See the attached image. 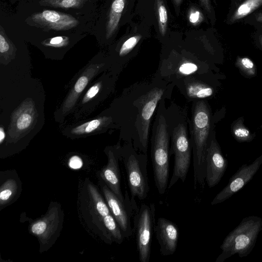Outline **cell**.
Returning a JSON list of instances; mask_svg holds the SVG:
<instances>
[{
  "label": "cell",
  "mask_w": 262,
  "mask_h": 262,
  "mask_svg": "<svg viewBox=\"0 0 262 262\" xmlns=\"http://www.w3.org/2000/svg\"><path fill=\"white\" fill-rule=\"evenodd\" d=\"M16 48L5 33L3 28L0 29V63L5 66L15 57Z\"/></svg>",
  "instance_id": "obj_23"
},
{
  "label": "cell",
  "mask_w": 262,
  "mask_h": 262,
  "mask_svg": "<svg viewBox=\"0 0 262 262\" xmlns=\"http://www.w3.org/2000/svg\"><path fill=\"white\" fill-rule=\"evenodd\" d=\"M63 220L61 205L52 201L45 214L30 222L28 230L37 238L40 253L47 251L54 245L60 235Z\"/></svg>",
  "instance_id": "obj_10"
},
{
  "label": "cell",
  "mask_w": 262,
  "mask_h": 262,
  "mask_svg": "<svg viewBox=\"0 0 262 262\" xmlns=\"http://www.w3.org/2000/svg\"><path fill=\"white\" fill-rule=\"evenodd\" d=\"M79 210L88 228L103 242L121 244L125 238L98 187L85 178L79 195Z\"/></svg>",
  "instance_id": "obj_2"
},
{
  "label": "cell",
  "mask_w": 262,
  "mask_h": 262,
  "mask_svg": "<svg viewBox=\"0 0 262 262\" xmlns=\"http://www.w3.org/2000/svg\"><path fill=\"white\" fill-rule=\"evenodd\" d=\"M210 106L204 99L191 102L189 130L193 156L194 185L204 188L207 149L214 132L212 130Z\"/></svg>",
  "instance_id": "obj_4"
},
{
  "label": "cell",
  "mask_w": 262,
  "mask_h": 262,
  "mask_svg": "<svg viewBox=\"0 0 262 262\" xmlns=\"http://www.w3.org/2000/svg\"><path fill=\"white\" fill-rule=\"evenodd\" d=\"M164 107L171 145L169 155H174L172 174L168 185L172 187L179 180L185 181L189 168L192 148L189 137V117L187 108L171 101Z\"/></svg>",
  "instance_id": "obj_3"
},
{
  "label": "cell",
  "mask_w": 262,
  "mask_h": 262,
  "mask_svg": "<svg viewBox=\"0 0 262 262\" xmlns=\"http://www.w3.org/2000/svg\"><path fill=\"white\" fill-rule=\"evenodd\" d=\"M227 166V160L222 154L214 133L207 149L206 159L205 181L209 188L218 184L225 174Z\"/></svg>",
  "instance_id": "obj_18"
},
{
  "label": "cell",
  "mask_w": 262,
  "mask_h": 262,
  "mask_svg": "<svg viewBox=\"0 0 262 262\" xmlns=\"http://www.w3.org/2000/svg\"><path fill=\"white\" fill-rule=\"evenodd\" d=\"M203 74H193L173 82L181 94L189 102L210 97L214 89L202 78Z\"/></svg>",
  "instance_id": "obj_19"
},
{
  "label": "cell",
  "mask_w": 262,
  "mask_h": 262,
  "mask_svg": "<svg viewBox=\"0 0 262 262\" xmlns=\"http://www.w3.org/2000/svg\"><path fill=\"white\" fill-rule=\"evenodd\" d=\"M166 98L159 102L151 128L150 155L155 185L158 192L163 194L168 188L169 171L170 137L164 107Z\"/></svg>",
  "instance_id": "obj_5"
},
{
  "label": "cell",
  "mask_w": 262,
  "mask_h": 262,
  "mask_svg": "<svg viewBox=\"0 0 262 262\" xmlns=\"http://www.w3.org/2000/svg\"><path fill=\"white\" fill-rule=\"evenodd\" d=\"M21 191L22 183L15 170L0 172V211L16 201Z\"/></svg>",
  "instance_id": "obj_21"
},
{
  "label": "cell",
  "mask_w": 262,
  "mask_h": 262,
  "mask_svg": "<svg viewBox=\"0 0 262 262\" xmlns=\"http://www.w3.org/2000/svg\"><path fill=\"white\" fill-rule=\"evenodd\" d=\"M111 129H118V126L105 110L94 118L67 125L61 133L67 138L75 139L104 133Z\"/></svg>",
  "instance_id": "obj_13"
},
{
  "label": "cell",
  "mask_w": 262,
  "mask_h": 262,
  "mask_svg": "<svg viewBox=\"0 0 262 262\" xmlns=\"http://www.w3.org/2000/svg\"><path fill=\"white\" fill-rule=\"evenodd\" d=\"M258 21H262V15L261 16H260L258 17Z\"/></svg>",
  "instance_id": "obj_36"
},
{
  "label": "cell",
  "mask_w": 262,
  "mask_h": 262,
  "mask_svg": "<svg viewBox=\"0 0 262 262\" xmlns=\"http://www.w3.org/2000/svg\"><path fill=\"white\" fill-rule=\"evenodd\" d=\"M6 138V133L3 126L0 127V144L1 145L4 143Z\"/></svg>",
  "instance_id": "obj_33"
},
{
  "label": "cell",
  "mask_w": 262,
  "mask_h": 262,
  "mask_svg": "<svg viewBox=\"0 0 262 262\" xmlns=\"http://www.w3.org/2000/svg\"><path fill=\"white\" fill-rule=\"evenodd\" d=\"M111 68L109 59L94 57L81 69L72 79L67 95L54 113L56 122L62 123L68 116L73 114L86 88L97 76Z\"/></svg>",
  "instance_id": "obj_6"
},
{
  "label": "cell",
  "mask_w": 262,
  "mask_h": 262,
  "mask_svg": "<svg viewBox=\"0 0 262 262\" xmlns=\"http://www.w3.org/2000/svg\"><path fill=\"white\" fill-rule=\"evenodd\" d=\"M126 0H113L106 25V38L109 39L117 29Z\"/></svg>",
  "instance_id": "obj_22"
},
{
  "label": "cell",
  "mask_w": 262,
  "mask_h": 262,
  "mask_svg": "<svg viewBox=\"0 0 262 262\" xmlns=\"http://www.w3.org/2000/svg\"><path fill=\"white\" fill-rule=\"evenodd\" d=\"M189 19L193 24L198 23L199 20L201 21L202 19L200 12L198 11L191 12L189 15Z\"/></svg>",
  "instance_id": "obj_31"
},
{
  "label": "cell",
  "mask_w": 262,
  "mask_h": 262,
  "mask_svg": "<svg viewBox=\"0 0 262 262\" xmlns=\"http://www.w3.org/2000/svg\"><path fill=\"white\" fill-rule=\"evenodd\" d=\"M174 86L156 73L124 89L106 110L118 126L120 139L147 154L151 119L160 100L169 99Z\"/></svg>",
  "instance_id": "obj_1"
},
{
  "label": "cell",
  "mask_w": 262,
  "mask_h": 262,
  "mask_svg": "<svg viewBox=\"0 0 262 262\" xmlns=\"http://www.w3.org/2000/svg\"><path fill=\"white\" fill-rule=\"evenodd\" d=\"M156 4L159 31L164 36L167 31V12L163 0H156Z\"/></svg>",
  "instance_id": "obj_27"
},
{
  "label": "cell",
  "mask_w": 262,
  "mask_h": 262,
  "mask_svg": "<svg viewBox=\"0 0 262 262\" xmlns=\"http://www.w3.org/2000/svg\"><path fill=\"white\" fill-rule=\"evenodd\" d=\"M26 21L30 26L46 31H66L76 27L79 23L71 15L50 10L34 13L28 17Z\"/></svg>",
  "instance_id": "obj_17"
},
{
  "label": "cell",
  "mask_w": 262,
  "mask_h": 262,
  "mask_svg": "<svg viewBox=\"0 0 262 262\" xmlns=\"http://www.w3.org/2000/svg\"><path fill=\"white\" fill-rule=\"evenodd\" d=\"M261 5H262V0H246L234 12L230 19V21L234 23L246 17Z\"/></svg>",
  "instance_id": "obj_25"
},
{
  "label": "cell",
  "mask_w": 262,
  "mask_h": 262,
  "mask_svg": "<svg viewBox=\"0 0 262 262\" xmlns=\"http://www.w3.org/2000/svg\"><path fill=\"white\" fill-rule=\"evenodd\" d=\"M182 1L183 0H173L174 4L177 6H179Z\"/></svg>",
  "instance_id": "obj_34"
},
{
  "label": "cell",
  "mask_w": 262,
  "mask_h": 262,
  "mask_svg": "<svg viewBox=\"0 0 262 262\" xmlns=\"http://www.w3.org/2000/svg\"><path fill=\"white\" fill-rule=\"evenodd\" d=\"M201 4L208 12L211 11V5L210 0H200Z\"/></svg>",
  "instance_id": "obj_32"
},
{
  "label": "cell",
  "mask_w": 262,
  "mask_h": 262,
  "mask_svg": "<svg viewBox=\"0 0 262 262\" xmlns=\"http://www.w3.org/2000/svg\"><path fill=\"white\" fill-rule=\"evenodd\" d=\"M82 159L78 156H72L69 160L68 164L70 168L74 169H79L82 166Z\"/></svg>",
  "instance_id": "obj_30"
},
{
  "label": "cell",
  "mask_w": 262,
  "mask_h": 262,
  "mask_svg": "<svg viewBox=\"0 0 262 262\" xmlns=\"http://www.w3.org/2000/svg\"><path fill=\"white\" fill-rule=\"evenodd\" d=\"M261 230V217H244L224 238L220 247L222 252L215 262H224L236 254L241 258L247 256L253 250Z\"/></svg>",
  "instance_id": "obj_7"
},
{
  "label": "cell",
  "mask_w": 262,
  "mask_h": 262,
  "mask_svg": "<svg viewBox=\"0 0 262 262\" xmlns=\"http://www.w3.org/2000/svg\"><path fill=\"white\" fill-rule=\"evenodd\" d=\"M235 65L245 75L253 77L256 75V69L254 63L248 57H237Z\"/></svg>",
  "instance_id": "obj_28"
},
{
  "label": "cell",
  "mask_w": 262,
  "mask_h": 262,
  "mask_svg": "<svg viewBox=\"0 0 262 262\" xmlns=\"http://www.w3.org/2000/svg\"><path fill=\"white\" fill-rule=\"evenodd\" d=\"M261 164L262 155L251 164L241 166L230 178L227 185L215 195L211 205L224 202L241 190L253 179Z\"/></svg>",
  "instance_id": "obj_16"
},
{
  "label": "cell",
  "mask_w": 262,
  "mask_h": 262,
  "mask_svg": "<svg viewBox=\"0 0 262 262\" xmlns=\"http://www.w3.org/2000/svg\"><path fill=\"white\" fill-rule=\"evenodd\" d=\"M88 0H39L41 6H50L62 9L80 8Z\"/></svg>",
  "instance_id": "obj_26"
},
{
  "label": "cell",
  "mask_w": 262,
  "mask_h": 262,
  "mask_svg": "<svg viewBox=\"0 0 262 262\" xmlns=\"http://www.w3.org/2000/svg\"><path fill=\"white\" fill-rule=\"evenodd\" d=\"M118 76L109 70L90 83L76 104L73 113L75 120L84 119L92 114L115 92Z\"/></svg>",
  "instance_id": "obj_9"
},
{
  "label": "cell",
  "mask_w": 262,
  "mask_h": 262,
  "mask_svg": "<svg viewBox=\"0 0 262 262\" xmlns=\"http://www.w3.org/2000/svg\"><path fill=\"white\" fill-rule=\"evenodd\" d=\"M98 182L101 192L124 238L129 237L133 233L130 219L133 210L137 208L136 204L131 202L127 191L125 201H122L101 180L98 179Z\"/></svg>",
  "instance_id": "obj_12"
},
{
  "label": "cell",
  "mask_w": 262,
  "mask_h": 262,
  "mask_svg": "<svg viewBox=\"0 0 262 262\" xmlns=\"http://www.w3.org/2000/svg\"><path fill=\"white\" fill-rule=\"evenodd\" d=\"M70 39L67 36H59L48 38L41 42V45L46 47L61 48L68 46Z\"/></svg>",
  "instance_id": "obj_29"
},
{
  "label": "cell",
  "mask_w": 262,
  "mask_h": 262,
  "mask_svg": "<svg viewBox=\"0 0 262 262\" xmlns=\"http://www.w3.org/2000/svg\"><path fill=\"white\" fill-rule=\"evenodd\" d=\"M206 68L195 58L182 57L180 59H163L159 66L157 74L168 82L193 74H203Z\"/></svg>",
  "instance_id": "obj_14"
},
{
  "label": "cell",
  "mask_w": 262,
  "mask_h": 262,
  "mask_svg": "<svg viewBox=\"0 0 262 262\" xmlns=\"http://www.w3.org/2000/svg\"><path fill=\"white\" fill-rule=\"evenodd\" d=\"M155 205L143 203L134 218V228L139 259L140 262H149L151 244L155 223Z\"/></svg>",
  "instance_id": "obj_11"
},
{
  "label": "cell",
  "mask_w": 262,
  "mask_h": 262,
  "mask_svg": "<svg viewBox=\"0 0 262 262\" xmlns=\"http://www.w3.org/2000/svg\"><path fill=\"white\" fill-rule=\"evenodd\" d=\"M259 40L262 48V35L259 36Z\"/></svg>",
  "instance_id": "obj_35"
},
{
  "label": "cell",
  "mask_w": 262,
  "mask_h": 262,
  "mask_svg": "<svg viewBox=\"0 0 262 262\" xmlns=\"http://www.w3.org/2000/svg\"><path fill=\"white\" fill-rule=\"evenodd\" d=\"M154 231L160 246V252L163 256L172 255L176 251L179 236V228L171 221L159 217Z\"/></svg>",
  "instance_id": "obj_20"
},
{
  "label": "cell",
  "mask_w": 262,
  "mask_h": 262,
  "mask_svg": "<svg viewBox=\"0 0 262 262\" xmlns=\"http://www.w3.org/2000/svg\"><path fill=\"white\" fill-rule=\"evenodd\" d=\"M121 145L107 146L104 152L107 158V164L98 172V178L122 201H125L121 187V174L119 165L121 159Z\"/></svg>",
  "instance_id": "obj_15"
},
{
  "label": "cell",
  "mask_w": 262,
  "mask_h": 262,
  "mask_svg": "<svg viewBox=\"0 0 262 262\" xmlns=\"http://www.w3.org/2000/svg\"><path fill=\"white\" fill-rule=\"evenodd\" d=\"M121 160L126 172L130 201L136 204L135 198L142 201L147 196L149 190L147 171V154L135 149L133 144L124 143L121 145Z\"/></svg>",
  "instance_id": "obj_8"
},
{
  "label": "cell",
  "mask_w": 262,
  "mask_h": 262,
  "mask_svg": "<svg viewBox=\"0 0 262 262\" xmlns=\"http://www.w3.org/2000/svg\"><path fill=\"white\" fill-rule=\"evenodd\" d=\"M244 117H240L231 125V132L234 138L239 142H251L255 137L244 124Z\"/></svg>",
  "instance_id": "obj_24"
}]
</instances>
